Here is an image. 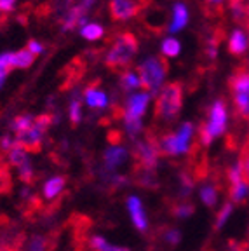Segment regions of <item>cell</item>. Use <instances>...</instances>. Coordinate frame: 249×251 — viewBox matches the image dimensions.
I'll return each mask as SVG.
<instances>
[{
  "label": "cell",
  "instance_id": "6da1fadb",
  "mask_svg": "<svg viewBox=\"0 0 249 251\" xmlns=\"http://www.w3.org/2000/svg\"><path fill=\"white\" fill-rule=\"evenodd\" d=\"M226 124H228V108H226L225 100H214L213 105L209 106V112H207V119L199 129L200 145L209 147L216 138L225 133Z\"/></svg>",
  "mask_w": 249,
  "mask_h": 251
},
{
  "label": "cell",
  "instance_id": "7a4b0ae2",
  "mask_svg": "<svg viewBox=\"0 0 249 251\" xmlns=\"http://www.w3.org/2000/svg\"><path fill=\"white\" fill-rule=\"evenodd\" d=\"M138 75L141 78V87L152 96H159L168 77V61L164 56H150L138 65Z\"/></svg>",
  "mask_w": 249,
  "mask_h": 251
},
{
  "label": "cell",
  "instance_id": "3957f363",
  "mask_svg": "<svg viewBox=\"0 0 249 251\" xmlns=\"http://www.w3.org/2000/svg\"><path fill=\"white\" fill-rule=\"evenodd\" d=\"M183 106V86L181 82H169L162 87L155 101V119L160 122H173Z\"/></svg>",
  "mask_w": 249,
  "mask_h": 251
},
{
  "label": "cell",
  "instance_id": "277c9868",
  "mask_svg": "<svg viewBox=\"0 0 249 251\" xmlns=\"http://www.w3.org/2000/svg\"><path fill=\"white\" fill-rule=\"evenodd\" d=\"M138 52V39L132 33L125 31L113 39L110 51L105 54V65L112 70H121L131 65L132 58Z\"/></svg>",
  "mask_w": 249,
  "mask_h": 251
},
{
  "label": "cell",
  "instance_id": "5b68a950",
  "mask_svg": "<svg viewBox=\"0 0 249 251\" xmlns=\"http://www.w3.org/2000/svg\"><path fill=\"white\" fill-rule=\"evenodd\" d=\"M230 91L234 98L235 112L242 121H249V70L241 68L230 78Z\"/></svg>",
  "mask_w": 249,
  "mask_h": 251
},
{
  "label": "cell",
  "instance_id": "8992f818",
  "mask_svg": "<svg viewBox=\"0 0 249 251\" xmlns=\"http://www.w3.org/2000/svg\"><path fill=\"white\" fill-rule=\"evenodd\" d=\"M159 155H160L159 138L152 131H148L145 140L134 141V145H132V157H134L136 166L155 169L157 162H159Z\"/></svg>",
  "mask_w": 249,
  "mask_h": 251
},
{
  "label": "cell",
  "instance_id": "52a82bcc",
  "mask_svg": "<svg viewBox=\"0 0 249 251\" xmlns=\"http://www.w3.org/2000/svg\"><path fill=\"white\" fill-rule=\"evenodd\" d=\"M150 0H110V16L115 21H127L148 7Z\"/></svg>",
  "mask_w": 249,
  "mask_h": 251
},
{
  "label": "cell",
  "instance_id": "ba28073f",
  "mask_svg": "<svg viewBox=\"0 0 249 251\" xmlns=\"http://www.w3.org/2000/svg\"><path fill=\"white\" fill-rule=\"evenodd\" d=\"M152 94L143 91V93H132L127 96L124 105V122H134L141 121L147 112V106L150 103Z\"/></svg>",
  "mask_w": 249,
  "mask_h": 251
},
{
  "label": "cell",
  "instance_id": "9c48e42d",
  "mask_svg": "<svg viewBox=\"0 0 249 251\" xmlns=\"http://www.w3.org/2000/svg\"><path fill=\"white\" fill-rule=\"evenodd\" d=\"M25 239L26 235L23 230L14 225H7L4 230H0V251H21Z\"/></svg>",
  "mask_w": 249,
  "mask_h": 251
},
{
  "label": "cell",
  "instance_id": "30bf717a",
  "mask_svg": "<svg viewBox=\"0 0 249 251\" xmlns=\"http://www.w3.org/2000/svg\"><path fill=\"white\" fill-rule=\"evenodd\" d=\"M42 138H44V133L37 129L35 126H31L30 129L23 131V133L16 134V141H18L26 152H33V153L40 152V149H42Z\"/></svg>",
  "mask_w": 249,
  "mask_h": 251
},
{
  "label": "cell",
  "instance_id": "8fae6325",
  "mask_svg": "<svg viewBox=\"0 0 249 251\" xmlns=\"http://www.w3.org/2000/svg\"><path fill=\"white\" fill-rule=\"evenodd\" d=\"M190 21V11H188L187 4L185 2H176L173 5V11H171V23L168 26L169 33H178V31L185 30V26L188 25Z\"/></svg>",
  "mask_w": 249,
  "mask_h": 251
},
{
  "label": "cell",
  "instance_id": "7c38bea8",
  "mask_svg": "<svg viewBox=\"0 0 249 251\" xmlns=\"http://www.w3.org/2000/svg\"><path fill=\"white\" fill-rule=\"evenodd\" d=\"M228 51L234 56H242L249 51V33L244 28L237 26L228 35Z\"/></svg>",
  "mask_w": 249,
  "mask_h": 251
},
{
  "label": "cell",
  "instance_id": "4fadbf2b",
  "mask_svg": "<svg viewBox=\"0 0 249 251\" xmlns=\"http://www.w3.org/2000/svg\"><path fill=\"white\" fill-rule=\"evenodd\" d=\"M127 209H129V215H131V220H132V224H134V227H136L140 232H147L148 220H147V215H145L143 202H141L140 197H136V196L127 197Z\"/></svg>",
  "mask_w": 249,
  "mask_h": 251
},
{
  "label": "cell",
  "instance_id": "5bb4252c",
  "mask_svg": "<svg viewBox=\"0 0 249 251\" xmlns=\"http://www.w3.org/2000/svg\"><path fill=\"white\" fill-rule=\"evenodd\" d=\"M194 134H195V126L192 124V122H183V124L179 126L178 129L174 131L178 155H179V153H187V152H190V150H192Z\"/></svg>",
  "mask_w": 249,
  "mask_h": 251
},
{
  "label": "cell",
  "instance_id": "9a60e30c",
  "mask_svg": "<svg viewBox=\"0 0 249 251\" xmlns=\"http://www.w3.org/2000/svg\"><path fill=\"white\" fill-rule=\"evenodd\" d=\"M132 180L134 183L140 185L143 188H148V190H155L159 187V178H157L155 169H148L143 168V166H136L134 164V169H132Z\"/></svg>",
  "mask_w": 249,
  "mask_h": 251
},
{
  "label": "cell",
  "instance_id": "2e32d148",
  "mask_svg": "<svg viewBox=\"0 0 249 251\" xmlns=\"http://www.w3.org/2000/svg\"><path fill=\"white\" fill-rule=\"evenodd\" d=\"M84 96H86V103L91 106V108L103 110L108 106V98H106V94L103 93L101 89H98V80H94L93 84H89V86L86 87Z\"/></svg>",
  "mask_w": 249,
  "mask_h": 251
},
{
  "label": "cell",
  "instance_id": "e0dca14e",
  "mask_svg": "<svg viewBox=\"0 0 249 251\" xmlns=\"http://www.w3.org/2000/svg\"><path fill=\"white\" fill-rule=\"evenodd\" d=\"M84 18H87V11H86V9L82 7L80 4L74 5L70 11L66 12V16L63 18V21H61L63 31H72L74 28L80 26V23H82V20H84Z\"/></svg>",
  "mask_w": 249,
  "mask_h": 251
},
{
  "label": "cell",
  "instance_id": "ac0fdd59",
  "mask_svg": "<svg viewBox=\"0 0 249 251\" xmlns=\"http://www.w3.org/2000/svg\"><path fill=\"white\" fill-rule=\"evenodd\" d=\"M103 159H105V168L108 169V171H113V169L119 168V166L127 159V150L122 149L121 145H113L106 150Z\"/></svg>",
  "mask_w": 249,
  "mask_h": 251
},
{
  "label": "cell",
  "instance_id": "d6986e66",
  "mask_svg": "<svg viewBox=\"0 0 249 251\" xmlns=\"http://www.w3.org/2000/svg\"><path fill=\"white\" fill-rule=\"evenodd\" d=\"M84 251H129V250L124 246L108 244L101 235H93V237L87 239V244H86V248H84Z\"/></svg>",
  "mask_w": 249,
  "mask_h": 251
},
{
  "label": "cell",
  "instance_id": "ffe728a7",
  "mask_svg": "<svg viewBox=\"0 0 249 251\" xmlns=\"http://www.w3.org/2000/svg\"><path fill=\"white\" fill-rule=\"evenodd\" d=\"M66 183V178L65 176H52L46 181L44 185V197L46 199H56L59 194L63 192V188H65Z\"/></svg>",
  "mask_w": 249,
  "mask_h": 251
},
{
  "label": "cell",
  "instance_id": "44dd1931",
  "mask_svg": "<svg viewBox=\"0 0 249 251\" xmlns=\"http://www.w3.org/2000/svg\"><path fill=\"white\" fill-rule=\"evenodd\" d=\"M228 11L235 23H246L249 20L246 0H228Z\"/></svg>",
  "mask_w": 249,
  "mask_h": 251
},
{
  "label": "cell",
  "instance_id": "7402d4cb",
  "mask_svg": "<svg viewBox=\"0 0 249 251\" xmlns=\"http://www.w3.org/2000/svg\"><path fill=\"white\" fill-rule=\"evenodd\" d=\"M121 87L124 93H132L141 87V78L136 72L132 70H124L121 74Z\"/></svg>",
  "mask_w": 249,
  "mask_h": 251
},
{
  "label": "cell",
  "instance_id": "603a6c76",
  "mask_svg": "<svg viewBox=\"0 0 249 251\" xmlns=\"http://www.w3.org/2000/svg\"><path fill=\"white\" fill-rule=\"evenodd\" d=\"M228 196H230V202L244 204L249 196V187L244 183V180L235 185H228Z\"/></svg>",
  "mask_w": 249,
  "mask_h": 251
},
{
  "label": "cell",
  "instance_id": "cb8c5ba5",
  "mask_svg": "<svg viewBox=\"0 0 249 251\" xmlns=\"http://www.w3.org/2000/svg\"><path fill=\"white\" fill-rule=\"evenodd\" d=\"M35 61V54H31L26 47L20 49V51L12 52V63H14V68H30Z\"/></svg>",
  "mask_w": 249,
  "mask_h": 251
},
{
  "label": "cell",
  "instance_id": "d4e9b609",
  "mask_svg": "<svg viewBox=\"0 0 249 251\" xmlns=\"http://www.w3.org/2000/svg\"><path fill=\"white\" fill-rule=\"evenodd\" d=\"M218 190H220L218 185H213V183H207L200 188V199H202V202L206 204L207 208H214L218 204Z\"/></svg>",
  "mask_w": 249,
  "mask_h": 251
},
{
  "label": "cell",
  "instance_id": "484cf974",
  "mask_svg": "<svg viewBox=\"0 0 249 251\" xmlns=\"http://www.w3.org/2000/svg\"><path fill=\"white\" fill-rule=\"evenodd\" d=\"M7 162L11 166H14V168H20V166H23L25 162H28L26 150H25L18 141H16V145L7 152Z\"/></svg>",
  "mask_w": 249,
  "mask_h": 251
},
{
  "label": "cell",
  "instance_id": "4316f807",
  "mask_svg": "<svg viewBox=\"0 0 249 251\" xmlns=\"http://www.w3.org/2000/svg\"><path fill=\"white\" fill-rule=\"evenodd\" d=\"M160 51H162L164 58H176L181 52V42L178 39H174V37H168V39L162 40Z\"/></svg>",
  "mask_w": 249,
  "mask_h": 251
},
{
  "label": "cell",
  "instance_id": "83f0119b",
  "mask_svg": "<svg viewBox=\"0 0 249 251\" xmlns=\"http://www.w3.org/2000/svg\"><path fill=\"white\" fill-rule=\"evenodd\" d=\"M12 68H14L12 52H2V54H0V89H2L5 78H7L9 72H11Z\"/></svg>",
  "mask_w": 249,
  "mask_h": 251
},
{
  "label": "cell",
  "instance_id": "f1b7e54d",
  "mask_svg": "<svg viewBox=\"0 0 249 251\" xmlns=\"http://www.w3.org/2000/svg\"><path fill=\"white\" fill-rule=\"evenodd\" d=\"M103 33H105V30L100 23H87L84 28H80V35L86 40H100Z\"/></svg>",
  "mask_w": 249,
  "mask_h": 251
},
{
  "label": "cell",
  "instance_id": "f546056e",
  "mask_svg": "<svg viewBox=\"0 0 249 251\" xmlns=\"http://www.w3.org/2000/svg\"><path fill=\"white\" fill-rule=\"evenodd\" d=\"M33 121H35V117H31V115H26V114L18 115V117L12 119L11 127L16 134H20V133H23V131L30 129L31 126H33Z\"/></svg>",
  "mask_w": 249,
  "mask_h": 251
},
{
  "label": "cell",
  "instance_id": "4dcf8cb0",
  "mask_svg": "<svg viewBox=\"0 0 249 251\" xmlns=\"http://www.w3.org/2000/svg\"><path fill=\"white\" fill-rule=\"evenodd\" d=\"M74 0H51L52 12H56V20L63 21V18L66 16V12L74 7Z\"/></svg>",
  "mask_w": 249,
  "mask_h": 251
},
{
  "label": "cell",
  "instance_id": "1f68e13d",
  "mask_svg": "<svg viewBox=\"0 0 249 251\" xmlns=\"http://www.w3.org/2000/svg\"><path fill=\"white\" fill-rule=\"evenodd\" d=\"M218 49H220V35H209L206 40V49H204V54L207 59L214 61L218 58Z\"/></svg>",
  "mask_w": 249,
  "mask_h": 251
},
{
  "label": "cell",
  "instance_id": "d6a6232c",
  "mask_svg": "<svg viewBox=\"0 0 249 251\" xmlns=\"http://www.w3.org/2000/svg\"><path fill=\"white\" fill-rule=\"evenodd\" d=\"M171 213L176 216V218H188V216H192L195 213V206L192 202H178L174 204L171 208Z\"/></svg>",
  "mask_w": 249,
  "mask_h": 251
},
{
  "label": "cell",
  "instance_id": "836d02e7",
  "mask_svg": "<svg viewBox=\"0 0 249 251\" xmlns=\"http://www.w3.org/2000/svg\"><path fill=\"white\" fill-rule=\"evenodd\" d=\"M239 166H241L242 180L249 187V145H244V149H242L241 157H239Z\"/></svg>",
  "mask_w": 249,
  "mask_h": 251
},
{
  "label": "cell",
  "instance_id": "e575fe53",
  "mask_svg": "<svg viewBox=\"0 0 249 251\" xmlns=\"http://www.w3.org/2000/svg\"><path fill=\"white\" fill-rule=\"evenodd\" d=\"M82 103H80V98L78 96H74L68 105V115H70V121L74 126H77L80 122V117H82Z\"/></svg>",
  "mask_w": 249,
  "mask_h": 251
},
{
  "label": "cell",
  "instance_id": "d590c367",
  "mask_svg": "<svg viewBox=\"0 0 249 251\" xmlns=\"http://www.w3.org/2000/svg\"><path fill=\"white\" fill-rule=\"evenodd\" d=\"M232 209H234V206H232V202H225V206L222 208V211L218 213V216H216V224H214V230H220V228L225 225V222L228 220V216L232 215Z\"/></svg>",
  "mask_w": 249,
  "mask_h": 251
},
{
  "label": "cell",
  "instance_id": "8d00e7d4",
  "mask_svg": "<svg viewBox=\"0 0 249 251\" xmlns=\"http://www.w3.org/2000/svg\"><path fill=\"white\" fill-rule=\"evenodd\" d=\"M28 251H49L47 239L42 235H33L30 243H28Z\"/></svg>",
  "mask_w": 249,
  "mask_h": 251
},
{
  "label": "cell",
  "instance_id": "74e56055",
  "mask_svg": "<svg viewBox=\"0 0 249 251\" xmlns=\"http://www.w3.org/2000/svg\"><path fill=\"white\" fill-rule=\"evenodd\" d=\"M18 176H20V180L25 181V183H31V181H33V168H31L30 161L25 162L23 166L18 168Z\"/></svg>",
  "mask_w": 249,
  "mask_h": 251
},
{
  "label": "cell",
  "instance_id": "f35d334b",
  "mask_svg": "<svg viewBox=\"0 0 249 251\" xmlns=\"http://www.w3.org/2000/svg\"><path fill=\"white\" fill-rule=\"evenodd\" d=\"M206 11H209L211 14H216V12H222L225 5H228V0H202Z\"/></svg>",
  "mask_w": 249,
  "mask_h": 251
},
{
  "label": "cell",
  "instance_id": "ab89813d",
  "mask_svg": "<svg viewBox=\"0 0 249 251\" xmlns=\"http://www.w3.org/2000/svg\"><path fill=\"white\" fill-rule=\"evenodd\" d=\"M164 237H166V241H168L171 246H176V244H179V241H181V232L176 230V228H168L166 234H164Z\"/></svg>",
  "mask_w": 249,
  "mask_h": 251
},
{
  "label": "cell",
  "instance_id": "60d3db41",
  "mask_svg": "<svg viewBox=\"0 0 249 251\" xmlns=\"http://www.w3.org/2000/svg\"><path fill=\"white\" fill-rule=\"evenodd\" d=\"M26 49L31 52V54H35V56H39V54H42V51H44V46L39 42V40H35V39H31L30 42H28V46H26Z\"/></svg>",
  "mask_w": 249,
  "mask_h": 251
},
{
  "label": "cell",
  "instance_id": "b9f144b4",
  "mask_svg": "<svg viewBox=\"0 0 249 251\" xmlns=\"http://www.w3.org/2000/svg\"><path fill=\"white\" fill-rule=\"evenodd\" d=\"M14 4H16V0H0V11H4V12L12 11Z\"/></svg>",
  "mask_w": 249,
  "mask_h": 251
},
{
  "label": "cell",
  "instance_id": "7bdbcfd3",
  "mask_svg": "<svg viewBox=\"0 0 249 251\" xmlns=\"http://www.w3.org/2000/svg\"><path fill=\"white\" fill-rule=\"evenodd\" d=\"M108 140L112 145H119V143H121V133H119V131H112V133L108 134Z\"/></svg>",
  "mask_w": 249,
  "mask_h": 251
},
{
  "label": "cell",
  "instance_id": "ee69618b",
  "mask_svg": "<svg viewBox=\"0 0 249 251\" xmlns=\"http://www.w3.org/2000/svg\"><path fill=\"white\" fill-rule=\"evenodd\" d=\"M96 4V0H80V5L84 9H86V11H89V9H93V5Z\"/></svg>",
  "mask_w": 249,
  "mask_h": 251
},
{
  "label": "cell",
  "instance_id": "f6af8a7d",
  "mask_svg": "<svg viewBox=\"0 0 249 251\" xmlns=\"http://www.w3.org/2000/svg\"><path fill=\"white\" fill-rule=\"evenodd\" d=\"M248 18H249V4H248Z\"/></svg>",
  "mask_w": 249,
  "mask_h": 251
},
{
  "label": "cell",
  "instance_id": "bcb514c9",
  "mask_svg": "<svg viewBox=\"0 0 249 251\" xmlns=\"http://www.w3.org/2000/svg\"><path fill=\"white\" fill-rule=\"evenodd\" d=\"M246 145H249V140H248V143H246Z\"/></svg>",
  "mask_w": 249,
  "mask_h": 251
}]
</instances>
